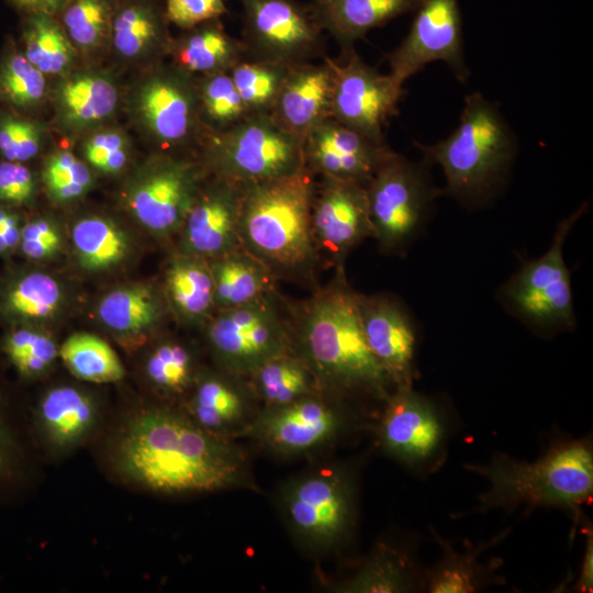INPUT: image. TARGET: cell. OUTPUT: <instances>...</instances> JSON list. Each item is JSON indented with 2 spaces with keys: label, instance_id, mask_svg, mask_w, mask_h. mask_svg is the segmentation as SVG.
Segmentation results:
<instances>
[{
  "label": "cell",
  "instance_id": "obj_1",
  "mask_svg": "<svg viewBox=\"0 0 593 593\" xmlns=\"http://www.w3.org/2000/svg\"><path fill=\"white\" fill-rule=\"evenodd\" d=\"M118 473L159 493L212 492L238 482L239 454L217 434L168 409H146L121 427L112 449Z\"/></svg>",
  "mask_w": 593,
  "mask_h": 593
},
{
  "label": "cell",
  "instance_id": "obj_2",
  "mask_svg": "<svg viewBox=\"0 0 593 593\" xmlns=\"http://www.w3.org/2000/svg\"><path fill=\"white\" fill-rule=\"evenodd\" d=\"M290 304L293 348L312 371L317 387L333 392L369 391L387 399L389 377L369 350L361 325L359 293L344 268Z\"/></svg>",
  "mask_w": 593,
  "mask_h": 593
},
{
  "label": "cell",
  "instance_id": "obj_3",
  "mask_svg": "<svg viewBox=\"0 0 593 593\" xmlns=\"http://www.w3.org/2000/svg\"><path fill=\"white\" fill-rule=\"evenodd\" d=\"M314 177L305 168L291 176L243 184L239 240L277 280L315 289L320 258L312 234Z\"/></svg>",
  "mask_w": 593,
  "mask_h": 593
},
{
  "label": "cell",
  "instance_id": "obj_4",
  "mask_svg": "<svg viewBox=\"0 0 593 593\" xmlns=\"http://www.w3.org/2000/svg\"><path fill=\"white\" fill-rule=\"evenodd\" d=\"M488 481L477 510L530 511L559 507L580 517L593 493V451L589 439L559 440L537 460L499 454L483 465H465Z\"/></svg>",
  "mask_w": 593,
  "mask_h": 593
},
{
  "label": "cell",
  "instance_id": "obj_5",
  "mask_svg": "<svg viewBox=\"0 0 593 593\" xmlns=\"http://www.w3.org/2000/svg\"><path fill=\"white\" fill-rule=\"evenodd\" d=\"M415 145L427 163L441 167L446 193L470 203L484 201L504 182L517 149L497 105L478 91L466 97L459 124L448 137Z\"/></svg>",
  "mask_w": 593,
  "mask_h": 593
},
{
  "label": "cell",
  "instance_id": "obj_6",
  "mask_svg": "<svg viewBox=\"0 0 593 593\" xmlns=\"http://www.w3.org/2000/svg\"><path fill=\"white\" fill-rule=\"evenodd\" d=\"M199 158L210 175L240 184L305 169L303 141L270 113H250L226 132L206 135L199 147Z\"/></svg>",
  "mask_w": 593,
  "mask_h": 593
},
{
  "label": "cell",
  "instance_id": "obj_7",
  "mask_svg": "<svg viewBox=\"0 0 593 593\" xmlns=\"http://www.w3.org/2000/svg\"><path fill=\"white\" fill-rule=\"evenodd\" d=\"M206 336L225 372L249 377L267 360L294 351L290 304L273 289L244 305L219 310Z\"/></svg>",
  "mask_w": 593,
  "mask_h": 593
},
{
  "label": "cell",
  "instance_id": "obj_8",
  "mask_svg": "<svg viewBox=\"0 0 593 593\" xmlns=\"http://www.w3.org/2000/svg\"><path fill=\"white\" fill-rule=\"evenodd\" d=\"M128 111L138 130L161 149H199L205 137L195 76L172 63L152 65L128 96Z\"/></svg>",
  "mask_w": 593,
  "mask_h": 593
},
{
  "label": "cell",
  "instance_id": "obj_9",
  "mask_svg": "<svg viewBox=\"0 0 593 593\" xmlns=\"http://www.w3.org/2000/svg\"><path fill=\"white\" fill-rule=\"evenodd\" d=\"M209 175L199 156L155 154L130 180L127 208L149 232L159 236L177 233Z\"/></svg>",
  "mask_w": 593,
  "mask_h": 593
},
{
  "label": "cell",
  "instance_id": "obj_10",
  "mask_svg": "<svg viewBox=\"0 0 593 593\" xmlns=\"http://www.w3.org/2000/svg\"><path fill=\"white\" fill-rule=\"evenodd\" d=\"M372 236L384 251L402 248L417 232L436 190L421 165L391 152L366 184Z\"/></svg>",
  "mask_w": 593,
  "mask_h": 593
},
{
  "label": "cell",
  "instance_id": "obj_11",
  "mask_svg": "<svg viewBox=\"0 0 593 593\" xmlns=\"http://www.w3.org/2000/svg\"><path fill=\"white\" fill-rule=\"evenodd\" d=\"M248 58L290 67L324 58L323 31L298 0H238Z\"/></svg>",
  "mask_w": 593,
  "mask_h": 593
},
{
  "label": "cell",
  "instance_id": "obj_12",
  "mask_svg": "<svg viewBox=\"0 0 593 593\" xmlns=\"http://www.w3.org/2000/svg\"><path fill=\"white\" fill-rule=\"evenodd\" d=\"M327 60L333 71L332 118L374 142L387 143L384 130L398 113L403 86L366 64L354 48Z\"/></svg>",
  "mask_w": 593,
  "mask_h": 593
},
{
  "label": "cell",
  "instance_id": "obj_13",
  "mask_svg": "<svg viewBox=\"0 0 593 593\" xmlns=\"http://www.w3.org/2000/svg\"><path fill=\"white\" fill-rule=\"evenodd\" d=\"M355 490L350 475L340 469H323L294 481L283 496L290 526L305 542L328 547L351 527Z\"/></svg>",
  "mask_w": 593,
  "mask_h": 593
},
{
  "label": "cell",
  "instance_id": "obj_14",
  "mask_svg": "<svg viewBox=\"0 0 593 593\" xmlns=\"http://www.w3.org/2000/svg\"><path fill=\"white\" fill-rule=\"evenodd\" d=\"M586 204L562 220L550 248L538 259L525 264L508 281L505 295L526 320L542 326L573 323V303L569 270L562 246L573 224L585 212Z\"/></svg>",
  "mask_w": 593,
  "mask_h": 593
},
{
  "label": "cell",
  "instance_id": "obj_15",
  "mask_svg": "<svg viewBox=\"0 0 593 593\" xmlns=\"http://www.w3.org/2000/svg\"><path fill=\"white\" fill-rule=\"evenodd\" d=\"M407 35L385 58L390 76L401 86L427 64L441 60L461 82L469 70L463 58L462 23L458 0H423Z\"/></svg>",
  "mask_w": 593,
  "mask_h": 593
},
{
  "label": "cell",
  "instance_id": "obj_16",
  "mask_svg": "<svg viewBox=\"0 0 593 593\" xmlns=\"http://www.w3.org/2000/svg\"><path fill=\"white\" fill-rule=\"evenodd\" d=\"M385 452L414 470L438 466L447 439V428L437 406L412 387L396 388L387 396L379 425Z\"/></svg>",
  "mask_w": 593,
  "mask_h": 593
},
{
  "label": "cell",
  "instance_id": "obj_17",
  "mask_svg": "<svg viewBox=\"0 0 593 593\" xmlns=\"http://www.w3.org/2000/svg\"><path fill=\"white\" fill-rule=\"evenodd\" d=\"M312 234L320 261L344 268L348 254L372 236L366 187L321 177L312 206Z\"/></svg>",
  "mask_w": 593,
  "mask_h": 593
},
{
  "label": "cell",
  "instance_id": "obj_18",
  "mask_svg": "<svg viewBox=\"0 0 593 593\" xmlns=\"http://www.w3.org/2000/svg\"><path fill=\"white\" fill-rule=\"evenodd\" d=\"M243 184L209 175L181 231V254L212 259L240 247Z\"/></svg>",
  "mask_w": 593,
  "mask_h": 593
},
{
  "label": "cell",
  "instance_id": "obj_19",
  "mask_svg": "<svg viewBox=\"0 0 593 593\" xmlns=\"http://www.w3.org/2000/svg\"><path fill=\"white\" fill-rule=\"evenodd\" d=\"M391 152L387 143L374 142L332 116L315 125L303 139L309 171L365 187Z\"/></svg>",
  "mask_w": 593,
  "mask_h": 593
},
{
  "label": "cell",
  "instance_id": "obj_20",
  "mask_svg": "<svg viewBox=\"0 0 593 593\" xmlns=\"http://www.w3.org/2000/svg\"><path fill=\"white\" fill-rule=\"evenodd\" d=\"M55 121L69 136L90 133L110 121L120 104L114 76L101 68L72 69L52 90Z\"/></svg>",
  "mask_w": 593,
  "mask_h": 593
},
{
  "label": "cell",
  "instance_id": "obj_21",
  "mask_svg": "<svg viewBox=\"0 0 593 593\" xmlns=\"http://www.w3.org/2000/svg\"><path fill=\"white\" fill-rule=\"evenodd\" d=\"M363 336L372 356L396 388L412 387L415 333L393 298L359 293Z\"/></svg>",
  "mask_w": 593,
  "mask_h": 593
},
{
  "label": "cell",
  "instance_id": "obj_22",
  "mask_svg": "<svg viewBox=\"0 0 593 593\" xmlns=\"http://www.w3.org/2000/svg\"><path fill=\"white\" fill-rule=\"evenodd\" d=\"M339 413L314 394L268 407L257 433L271 448L284 454L304 452L331 439L340 427Z\"/></svg>",
  "mask_w": 593,
  "mask_h": 593
},
{
  "label": "cell",
  "instance_id": "obj_23",
  "mask_svg": "<svg viewBox=\"0 0 593 593\" xmlns=\"http://www.w3.org/2000/svg\"><path fill=\"white\" fill-rule=\"evenodd\" d=\"M333 71L325 56L321 63L288 68L270 114L302 141L320 122L332 116Z\"/></svg>",
  "mask_w": 593,
  "mask_h": 593
},
{
  "label": "cell",
  "instance_id": "obj_24",
  "mask_svg": "<svg viewBox=\"0 0 593 593\" xmlns=\"http://www.w3.org/2000/svg\"><path fill=\"white\" fill-rule=\"evenodd\" d=\"M99 406L88 392L71 385L46 391L33 414L40 439L55 451L65 452L81 445L99 423Z\"/></svg>",
  "mask_w": 593,
  "mask_h": 593
},
{
  "label": "cell",
  "instance_id": "obj_25",
  "mask_svg": "<svg viewBox=\"0 0 593 593\" xmlns=\"http://www.w3.org/2000/svg\"><path fill=\"white\" fill-rule=\"evenodd\" d=\"M168 23L160 0H118L110 47L124 61L157 64L169 53Z\"/></svg>",
  "mask_w": 593,
  "mask_h": 593
},
{
  "label": "cell",
  "instance_id": "obj_26",
  "mask_svg": "<svg viewBox=\"0 0 593 593\" xmlns=\"http://www.w3.org/2000/svg\"><path fill=\"white\" fill-rule=\"evenodd\" d=\"M423 0H311L313 19L342 47L354 48L371 30L403 14L415 12Z\"/></svg>",
  "mask_w": 593,
  "mask_h": 593
},
{
  "label": "cell",
  "instance_id": "obj_27",
  "mask_svg": "<svg viewBox=\"0 0 593 593\" xmlns=\"http://www.w3.org/2000/svg\"><path fill=\"white\" fill-rule=\"evenodd\" d=\"M182 31L171 40L168 55L175 66L192 76L228 72L247 57L243 41L232 36L221 19Z\"/></svg>",
  "mask_w": 593,
  "mask_h": 593
},
{
  "label": "cell",
  "instance_id": "obj_28",
  "mask_svg": "<svg viewBox=\"0 0 593 593\" xmlns=\"http://www.w3.org/2000/svg\"><path fill=\"white\" fill-rule=\"evenodd\" d=\"M60 303L58 282L44 272L11 268L0 277V323L7 327L43 321Z\"/></svg>",
  "mask_w": 593,
  "mask_h": 593
},
{
  "label": "cell",
  "instance_id": "obj_29",
  "mask_svg": "<svg viewBox=\"0 0 593 593\" xmlns=\"http://www.w3.org/2000/svg\"><path fill=\"white\" fill-rule=\"evenodd\" d=\"M216 311L244 305L276 289L271 271L242 246L208 259Z\"/></svg>",
  "mask_w": 593,
  "mask_h": 593
},
{
  "label": "cell",
  "instance_id": "obj_30",
  "mask_svg": "<svg viewBox=\"0 0 593 593\" xmlns=\"http://www.w3.org/2000/svg\"><path fill=\"white\" fill-rule=\"evenodd\" d=\"M165 289L169 304L183 321L199 323L211 318L214 286L206 259L180 254L166 271Z\"/></svg>",
  "mask_w": 593,
  "mask_h": 593
},
{
  "label": "cell",
  "instance_id": "obj_31",
  "mask_svg": "<svg viewBox=\"0 0 593 593\" xmlns=\"http://www.w3.org/2000/svg\"><path fill=\"white\" fill-rule=\"evenodd\" d=\"M22 38L23 54L45 76L60 77L75 69L79 53L56 15L24 14Z\"/></svg>",
  "mask_w": 593,
  "mask_h": 593
},
{
  "label": "cell",
  "instance_id": "obj_32",
  "mask_svg": "<svg viewBox=\"0 0 593 593\" xmlns=\"http://www.w3.org/2000/svg\"><path fill=\"white\" fill-rule=\"evenodd\" d=\"M29 469L24 422L0 370V504L10 501L25 485Z\"/></svg>",
  "mask_w": 593,
  "mask_h": 593
},
{
  "label": "cell",
  "instance_id": "obj_33",
  "mask_svg": "<svg viewBox=\"0 0 593 593\" xmlns=\"http://www.w3.org/2000/svg\"><path fill=\"white\" fill-rule=\"evenodd\" d=\"M245 409V391L235 380L215 373H203L197 379L190 418L202 428L217 434L238 422Z\"/></svg>",
  "mask_w": 593,
  "mask_h": 593
},
{
  "label": "cell",
  "instance_id": "obj_34",
  "mask_svg": "<svg viewBox=\"0 0 593 593\" xmlns=\"http://www.w3.org/2000/svg\"><path fill=\"white\" fill-rule=\"evenodd\" d=\"M434 536L443 549V556L434 568L424 571L423 591L430 593L477 592L493 580L492 569H485L479 560L481 552L489 548L493 541L459 552L436 533Z\"/></svg>",
  "mask_w": 593,
  "mask_h": 593
},
{
  "label": "cell",
  "instance_id": "obj_35",
  "mask_svg": "<svg viewBox=\"0 0 593 593\" xmlns=\"http://www.w3.org/2000/svg\"><path fill=\"white\" fill-rule=\"evenodd\" d=\"M249 378L255 392L268 407L312 395L318 388L312 371L295 351L267 360Z\"/></svg>",
  "mask_w": 593,
  "mask_h": 593
},
{
  "label": "cell",
  "instance_id": "obj_36",
  "mask_svg": "<svg viewBox=\"0 0 593 593\" xmlns=\"http://www.w3.org/2000/svg\"><path fill=\"white\" fill-rule=\"evenodd\" d=\"M101 321L122 335H139L153 329L163 315V304L149 288L138 284L108 293L98 306Z\"/></svg>",
  "mask_w": 593,
  "mask_h": 593
},
{
  "label": "cell",
  "instance_id": "obj_37",
  "mask_svg": "<svg viewBox=\"0 0 593 593\" xmlns=\"http://www.w3.org/2000/svg\"><path fill=\"white\" fill-rule=\"evenodd\" d=\"M118 0H68L56 15L77 52L92 56L110 47Z\"/></svg>",
  "mask_w": 593,
  "mask_h": 593
},
{
  "label": "cell",
  "instance_id": "obj_38",
  "mask_svg": "<svg viewBox=\"0 0 593 593\" xmlns=\"http://www.w3.org/2000/svg\"><path fill=\"white\" fill-rule=\"evenodd\" d=\"M422 571L403 552L381 547L357 574L339 586L342 592L390 593L422 590Z\"/></svg>",
  "mask_w": 593,
  "mask_h": 593
},
{
  "label": "cell",
  "instance_id": "obj_39",
  "mask_svg": "<svg viewBox=\"0 0 593 593\" xmlns=\"http://www.w3.org/2000/svg\"><path fill=\"white\" fill-rule=\"evenodd\" d=\"M195 81L205 136L226 132L250 114L228 72L199 76Z\"/></svg>",
  "mask_w": 593,
  "mask_h": 593
},
{
  "label": "cell",
  "instance_id": "obj_40",
  "mask_svg": "<svg viewBox=\"0 0 593 593\" xmlns=\"http://www.w3.org/2000/svg\"><path fill=\"white\" fill-rule=\"evenodd\" d=\"M59 357L67 369L83 381L109 383L124 376L116 353L96 335L77 333L69 336L59 348Z\"/></svg>",
  "mask_w": 593,
  "mask_h": 593
},
{
  "label": "cell",
  "instance_id": "obj_41",
  "mask_svg": "<svg viewBox=\"0 0 593 593\" xmlns=\"http://www.w3.org/2000/svg\"><path fill=\"white\" fill-rule=\"evenodd\" d=\"M0 355L23 380L47 372L59 355L55 342L35 325L8 327L0 339Z\"/></svg>",
  "mask_w": 593,
  "mask_h": 593
},
{
  "label": "cell",
  "instance_id": "obj_42",
  "mask_svg": "<svg viewBox=\"0 0 593 593\" xmlns=\"http://www.w3.org/2000/svg\"><path fill=\"white\" fill-rule=\"evenodd\" d=\"M71 239L81 265L90 270L116 265L127 250L123 232L114 223L100 216L79 220L72 226Z\"/></svg>",
  "mask_w": 593,
  "mask_h": 593
},
{
  "label": "cell",
  "instance_id": "obj_43",
  "mask_svg": "<svg viewBox=\"0 0 593 593\" xmlns=\"http://www.w3.org/2000/svg\"><path fill=\"white\" fill-rule=\"evenodd\" d=\"M288 68L246 57L228 74L250 113H270Z\"/></svg>",
  "mask_w": 593,
  "mask_h": 593
},
{
  "label": "cell",
  "instance_id": "obj_44",
  "mask_svg": "<svg viewBox=\"0 0 593 593\" xmlns=\"http://www.w3.org/2000/svg\"><path fill=\"white\" fill-rule=\"evenodd\" d=\"M144 370L154 388L163 393L178 394L194 381V358L188 347L168 340L150 351Z\"/></svg>",
  "mask_w": 593,
  "mask_h": 593
},
{
  "label": "cell",
  "instance_id": "obj_45",
  "mask_svg": "<svg viewBox=\"0 0 593 593\" xmlns=\"http://www.w3.org/2000/svg\"><path fill=\"white\" fill-rule=\"evenodd\" d=\"M47 93L46 76L23 53L10 52L0 61V94L20 109L38 107Z\"/></svg>",
  "mask_w": 593,
  "mask_h": 593
},
{
  "label": "cell",
  "instance_id": "obj_46",
  "mask_svg": "<svg viewBox=\"0 0 593 593\" xmlns=\"http://www.w3.org/2000/svg\"><path fill=\"white\" fill-rule=\"evenodd\" d=\"M42 179L49 198L58 203L81 198L93 183L87 164L68 150H56L46 158Z\"/></svg>",
  "mask_w": 593,
  "mask_h": 593
},
{
  "label": "cell",
  "instance_id": "obj_47",
  "mask_svg": "<svg viewBox=\"0 0 593 593\" xmlns=\"http://www.w3.org/2000/svg\"><path fill=\"white\" fill-rule=\"evenodd\" d=\"M85 160L103 174H119L130 161L131 142L120 128H98L88 134L82 144Z\"/></svg>",
  "mask_w": 593,
  "mask_h": 593
},
{
  "label": "cell",
  "instance_id": "obj_48",
  "mask_svg": "<svg viewBox=\"0 0 593 593\" xmlns=\"http://www.w3.org/2000/svg\"><path fill=\"white\" fill-rule=\"evenodd\" d=\"M44 141L43 126L14 114L0 116V154L4 160L26 163L40 153Z\"/></svg>",
  "mask_w": 593,
  "mask_h": 593
},
{
  "label": "cell",
  "instance_id": "obj_49",
  "mask_svg": "<svg viewBox=\"0 0 593 593\" xmlns=\"http://www.w3.org/2000/svg\"><path fill=\"white\" fill-rule=\"evenodd\" d=\"M169 23L181 30L221 19L228 10L224 0H164Z\"/></svg>",
  "mask_w": 593,
  "mask_h": 593
},
{
  "label": "cell",
  "instance_id": "obj_50",
  "mask_svg": "<svg viewBox=\"0 0 593 593\" xmlns=\"http://www.w3.org/2000/svg\"><path fill=\"white\" fill-rule=\"evenodd\" d=\"M36 182L32 170L23 163L0 161V204L21 206L34 198Z\"/></svg>",
  "mask_w": 593,
  "mask_h": 593
},
{
  "label": "cell",
  "instance_id": "obj_51",
  "mask_svg": "<svg viewBox=\"0 0 593 593\" xmlns=\"http://www.w3.org/2000/svg\"><path fill=\"white\" fill-rule=\"evenodd\" d=\"M60 245V235L55 224L47 219H32L21 226L19 249L30 260L51 257Z\"/></svg>",
  "mask_w": 593,
  "mask_h": 593
},
{
  "label": "cell",
  "instance_id": "obj_52",
  "mask_svg": "<svg viewBox=\"0 0 593 593\" xmlns=\"http://www.w3.org/2000/svg\"><path fill=\"white\" fill-rule=\"evenodd\" d=\"M21 226L19 214L10 206L0 204V257L19 247Z\"/></svg>",
  "mask_w": 593,
  "mask_h": 593
},
{
  "label": "cell",
  "instance_id": "obj_53",
  "mask_svg": "<svg viewBox=\"0 0 593 593\" xmlns=\"http://www.w3.org/2000/svg\"><path fill=\"white\" fill-rule=\"evenodd\" d=\"M592 532L586 533L584 556L580 575L575 584L579 592H592L593 589V537Z\"/></svg>",
  "mask_w": 593,
  "mask_h": 593
},
{
  "label": "cell",
  "instance_id": "obj_54",
  "mask_svg": "<svg viewBox=\"0 0 593 593\" xmlns=\"http://www.w3.org/2000/svg\"><path fill=\"white\" fill-rule=\"evenodd\" d=\"M13 8L23 14L32 12H44L57 15L66 5L68 0H8Z\"/></svg>",
  "mask_w": 593,
  "mask_h": 593
}]
</instances>
